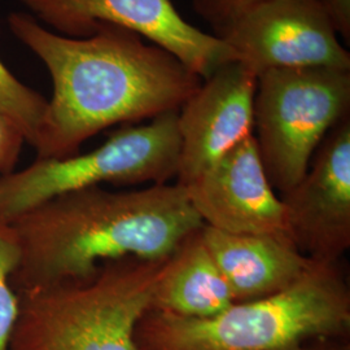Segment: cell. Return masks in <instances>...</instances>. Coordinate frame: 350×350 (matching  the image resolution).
<instances>
[{"instance_id": "6da1fadb", "label": "cell", "mask_w": 350, "mask_h": 350, "mask_svg": "<svg viewBox=\"0 0 350 350\" xmlns=\"http://www.w3.org/2000/svg\"><path fill=\"white\" fill-rule=\"evenodd\" d=\"M7 21L52 79V99L34 146L37 159L75 156L111 126L178 112L202 82L173 53L120 26L99 24L90 37L69 38L26 13H11Z\"/></svg>"}, {"instance_id": "7a4b0ae2", "label": "cell", "mask_w": 350, "mask_h": 350, "mask_svg": "<svg viewBox=\"0 0 350 350\" xmlns=\"http://www.w3.org/2000/svg\"><path fill=\"white\" fill-rule=\"evenodd\" d=\"M18 263L16 292L79 280L101 263L169 258L204 224L185 188L150 185L129 191L83 188L46 201L13 219Z\"/></svg>"}, {"instance_id": "3957f363", "label": "cell", "mask_w": 350, "mask_h": 350, "mask_svg": "<svg viewBox=\"0 0 350 350\" xmlns=\"http://www.w3.org/2000/svg\"><path fill=\"white\" fill-rule=\"evenodd\" d=\"M349 332L350 289L340 262L313 261L284 291L211 318L152 309L134 338L139 350H325Z\"/></svg>"}, {"instance_id": "277c9868", "label": "cell", "mask_w": 350, "mask_h": 350, "mask_svg": "<svg viewBox=\"0 0 350 350\" xmlns=\"http://www.w3.org/2000/svg\"><path fill=\"white\" fill-rule=\"evenodd\" d=\"M167 260L126 257L85 279L17 292L10 350H139L135 329L153 308Z\"/></svg>"}, {"instance_id": "5b68a950", "label": "cell", "mask_w": 350, "mask_h": 350, "mask_svg": "<svg viewBox=\"0 0 350 350\" xmlns=\"http://www.w3.org/2000/svg\"><path fill=\"white\" fill-rule=\"evenodd\" d=\"M180 138L178 112L165 113L147 125H129L85 154L37 159L25 169L0 175V222L83 188L166 185L176 178Z\"/></svg>"}, {"instance_id": "8992f818", "label": "cell", "mask_w": 350, "mask_h": 350, "mask_svg": "<svg viewBox=\"0 0 350 350\" xmlns=\"http://www.w3.org/2000/svg\"><path fill=\"white\" fill-rule=\"evenodd\" d=\"M350 116V70L270 69L257 77L253 122L260 159L282 193L305 175L325 135Z\"/></svg>"}, {"instance_id": "52a82bcc", "label": "cell", "mask_w": 350, "mask_h": 350, "mask_svg": "<svg viewBox=\"0 0 350 350\" xmlns=\"http://www.w3.org/2000/svg\"><path fill=\"white\" fill-rule=\"evenodd\" d=\"M215 37L256 77L270 69L350 70V53L322 0H262Z\"/></svg>"}, {"instance_id": "ba28073f", "label": "cell", "mask_w": 350, "mask_h": 350, "mask_svg": "<svg viewBox=\"0 0 350 350\" xmlns=\"http://www.w3.org/2000/svg\"><path fill=\"white\" fill-rule=\"evenodd\" d=\"M42 23L69 38L92 36L99 24L134 31L173 53L201 79L237 62L222 39L186 21L172 0H18Z\"/></svg>"}, {"instance_id": "9c48e42d", "label": "cell", "mask_w": 350, "mask_h": 350, "mask_svg": "<svg viewBox=\"0 0 350 350\" xmlns=\"http://www.w3.org/2000/svg\"><path fill=\"white\" fill-rule=\"evenodd\" d=\"M280 200L297 250L315 262H340L350 248V116L325 135L305 175Z\"/></svg>"}, {"instance_id": "30bf717a", "label": "cell", "mask_w": 350, "mask_h": 350, "mask_svg": "<svg viewBox=\"0 0 350 350\" xmlns=\"http://www.w3.org/2000/svg\"><path fill=\"white\" fill-rule=\"evenodd\" d=\"M257 77L243 64L219 66L178 111L180 138L176 179L186 186L254 134Z\"/></svg>"}, {"instance_id": "8fae6325", "label": "cell", "mask_w": 350, "mask_h": 350, "mask_svg": "<svg viewBox=\"0 0 350 350\" xmlns=\"http://www.w3.org/2000/svg\"><path fill=\"white\" fill-rule=\"evenodd\" d=\"M182 187L205 226L289 239L283 202L263 167L254 135Z\"/></svg>"}, {"instance_id": "7c38bea8", "label": "cell", "mask_w": 350, "mask_h": 350, "mask_svg": "<svg viewBox=\"0 0 350 350\" xmlns=\"http://www.w3.org/2000/svg\"><path fill=\"white\" fill-rule=\"evenodd\" d=\"M201 235L235 302L284 291L313 262L284 237L230 234L205 225Z\"/></svg>"}, {"instance_id": "4fadbf2b", "label": "cell", "mask_w": 350, "mask_h": 350, "mask_svg": "<svg viewBox=\"0 0 350 350\" xmlns=\"http://www.w3.org/2000/svg\"><path fill=\"white\" fill-rule=\"evenodd\" d=\"M235 301L206 248L201 228L189 234L169 257L153 308L188 318H211Z\"/></svg>"}, {"instance_id": "5bb4252c", "label": "cell", "mask_w": 350, "mask_h": 350, "mask_svg": "<svg viewBox=\"0 0 350 350\" xmlns=\"http://www.w3.org/2000/svg\"><path fill=\"white\" fill-rule=\"evenodd\" d=\"M47 107L43 95L20 82L0 60V116L16 126L33 148Z\"/></svg>"}, {"instance_id": "9a60e30c", "label": "cell", "mask_w": 350, "mask_h": 350, "mask_svg": "<svg viewBox=\"0 0 350 350\" xmlns=\"http://www.w3.org/2000/svg\"><path fill=\"white\" fill-rule=\"evenodd\" d=\"M18 247L11 226L0 222V350H10L18 315V295L11 284Z\"/></svg>"}, {"instance_id": "2e32d148", "label": "cell", "mask_w": 350, "mask_h": 350, "mask_svg": "<svg viewBox=\"0 0 350 350\" xmlns=\"http://www.w3.org/2000/svg\"><path fill=\"white\" fill-rule=\"evenodd\" d=\"M193 11L213 29L218 36L241 13L262 0H191Z\"/></svg>"}, {"instance_id": "e0dca14e", "label": "cell", "mask_w": 350, "mask_h": 350, "mask_svg": "<svg viewBox=\"0 0 350 350\" xmlns=\"http://www.w3.org/2000/svg\"><path fill=\"white\" fill-rule=\"evenodd\" d=\"M26 143L16 126L0 116V175L14 172V166Z\"/></svg>"}, {"instance_id": "ac0fdd59", "label": "cell", "mask_w": 350, "mask_h": 350, "mask_svg": "<svg viewBox=\"0 0 350 350\" xmlns=\"http://www.w3.org/2000/svg\"><path fill=\"white\" fill-rule=\"evenodd\" d=\"M340 37L350 40V0H322Z\"/></svg>"}, {"instance_id": "d6986e66", "label": "cell", "mask_w": 350, "mask_h": 350, "mask_svg": "<svg viewBox=\"0 0 350 350\" xmlns=\"http://www.w3.org/2000/svg\"><path fill=\"white\" fill-rule=\"evenodd\" d=\"M325 350H350L349 340L335 342V344H332L331 347H328Z\"/></svg>"}]
</instances>
